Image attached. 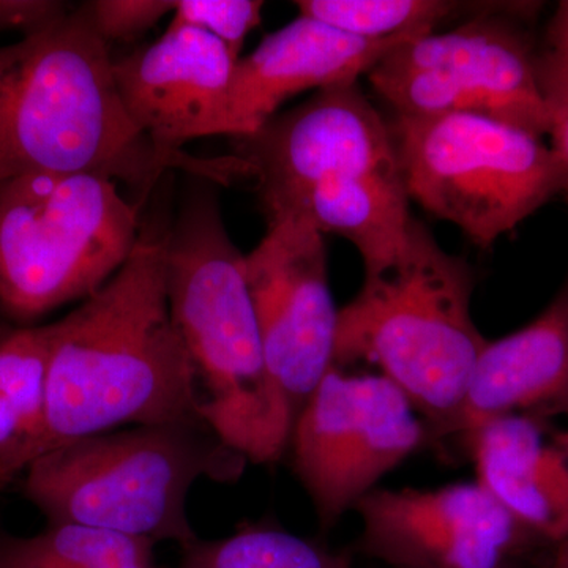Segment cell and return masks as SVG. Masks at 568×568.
<instances>
[{"label":"cell","mask_w":568,"mask_h":568,"mask_svg":"<svg viewBox=\"0 0 568 568\" xmlns=\"http://www.w3.org/2000/svg\"><path fill=\"white\" fill-rule=\"evenodd\" d=\"M245 275L265 364L295 417L334 366L338 308L324 234L301 216L268 222L245 254Z\"/></svg>","instance_id":"cell-10"},{"label":"cell","mask_w":568,"mask_h":568,"mask_svg":"<svg viewBox=\"0 0 568 568\" xmlns=\"http://www.w3.org/2000/svg\"><path fill=\"white\" fill-rule=\"evenodd\" d=\"M484 485L545 547L568 537V444L555 420L507 416L463 443Z\"/></svg>","instance_id":"cell-16"},{"label":"cell","mask_w":568,"mask_h":568,"mask_svg":"<svg viewBox=\"0 0 568 568\" xmlns=\"http://www.w3.org/2000/svg\"><path fill=\"white\" fill-rule=\"evenodd\" d=\"M536 568H568V537L559 544L544 548V556Z\"/></svg>","instance_id":"cell-27"},{"label":"cell","mask_w":568,"mask_h":568,"mask_svg":"<svg viewBox=\"0 0 568 568\" xmlns=\"http://www.w3.org/2000/svg\"><path fill=\"white\" fill-rule=\"evenodd\" d=\"M140 205L95 174H29L0 183V310L33 321L85 301L141 237Z\"/></svg>","instance_id":"cell-6"},{"label":"cell","mask_w":568,"mask_h":568,"mask_svg":"<svg viewBox=\"0 0 568 568\" xmlns=\"http://www.w3.org/2000/svg\"><path fill=\"white\" fill-rule=\"evenodd\" d=\"M164 231V283L204 424L253 465L287 454L293 416L265 364L245 254L227 234L216 183L193 178Z\"/></svg>","instance_id":"cell-3"},{"label":"cell","mask_w":568,"mask_h":568,"mask_svg":"<svg viewBox=\"0 0 568 568\" xmlns=\"http://www.w3.org/2000/svg\"><path fill=\"white\" fill-rule=\"evenodd\" d=\"M428 443L424 418L392 381L332 366L295 417L287 452L328 530Z\"/></svg>","instance_id":"cell-9"},{"label":"cell","mask_w":568,"mask_h":568,"mask_svg":"<svg viewBox=\"0 0 568 568\" xmlns=\"http://www.w3.org/2000/svg\"><path fill=\"white\" fill-rule=\"evenodd\" d=\"M399 170L317 183L290 215L301 216L320 233L354 244L365 275L395 263L405 248L414 219Z\"/></svg>","instance_id":"cell-17"},{"label":"cell","mask_w":568,"mask_h":568,"mask_svg":"<svg viewBox=\"0 0 568 568\" xmlns=\"http://www.w3.org/2000/svg\"><path fill=\"white\" fill-rule=\"evenodd\" d=\"M476 275L414 219L398 260L365 275L338 310L334 366H376L407 396L443 447L488 339L473 320Z\"/></svg>","instance_id":"cell-4"},{"label":"cell","mask_w":568,"mask_h":568,"mask_svg":"<svg viewBox=\"0 0 568 568\" xmlns=\"http://www.w3.org/2000/svg\"><path fill=\"white\" fill-rule=\"evenodd\" d=\"M507 416L568 420V280L528 325L487 343L444 443Z\"/></svg>","instance_id":"cell-15"},{"label":"cell","mask_w":568,"mask_h":568,"mask_svg":"<svg viewBox=\"0 0 568 568\" xmlns=\"http://www.w3.org/2000/svg\"><path fill=\"white\" fill-rule=\"evenodd\" d=\"M175 568H357L353 551H335L316 540L265 523L242 525L216 540L197 538L182 549Z\"/></svg>","instance_id":"cell-19"},{"label":"cell","mask_w":568,"mask_h":568,"mask_svg":"<svg viewBox=\"0 0 568 568\" xmlns=\"http://www.w3.org/2000/svg\"><path fill=\"white\" fill-rule=\"evenodd\" d=\"M97 33L104 43L133 41L144 36L168 13L175 10L173 0H93L84 3Z\"/></svg>","instance_id":"cell-23"},{"label":"cell","mask_w":568,"mask_h":568,"mask_svg":"<svg viewBox=\"0 0 568 568\" xmlns=\"http://www.w3.org/2000/svg\"><path fill=\"white\" fill-rule=\"evenodd\" d=\"M536 3H499L452 31L406 41L366 74L398 115L470 114L548 134L537 52L514 20Z\"/></svg>","instance_id":"cell-8"},{"label":"cell","mask_w":568,"mask_h":568,"mask_svg":"<svg viewBox=\"0 0 568 568\" xmlns=\"http://www.w3.org/2000/svg\"><path fill=\"white\" fill-rule=\"evenodd\" d=\"M112 61L84 3L44 31L0 47V183L95 174L145 200L168 171L216 185L248 178L234 155L197 159L153 144L126 114Z\"/></svg>","instance_id":"cell-1"},{"label":"cell","mask_w":568,"mask_h":568,"mask_svg":"<svg viewBox=\"0 0 568 568\" xmlns=\"http://www.w3.org/2000/svg\"><path fill=\"white\" fill-rule=\"evenodd\" d=\"M164 231L142 227L121 271L50 324L43 428L29 466L99 433L205 425L193 364L168 305Z\"/></svg>","instance_id":"cell-2"},{"label":"cell","mask_w":568,"mask_h":568,"mask_svg":"<svg viewBox=\"0 0 568 568\" xmlns=\"http://www.w3.org/2000/svg\"><path fill=\"white\" fill-rule=\"evenodd\" d=\"M50 366V324L29 325L0 339V399L24 422L28 444L18 462V476L31 462L33 444L43 428Z\"/></svg>","instance_id":"cell-21"},{"label":"cell","mask_w":568,"mask_h":568,"mask_svg":"<svg viewBox=\"0 0 568 568\" xmlns=\"http://www.w3.org/2000/svg\"><path fill=\"white\" fill-rule=\"evenodd\" d=\"M537 77L547 110L551 148L568 170V59L538 52Z\"/></svg>","instance_id":"cell-24"},{"label":"cell","mask_w":568,"mask_h":568,"mask_svg":"<svg viewBox=\"0 0 568 568\" xmlns=\"http://www.w3.org/2000/svg\"><path fill=\"white\" fill-rule=\"evenodd\" d=\"M153 547L110 530L48 525L36 536H0V568H155Z\"/></svg>","instance_id":"cell-18"},{"label":"cell","mask_w":568,"mask_h":568,"mask_svg":"<svg viewBox=\"0 0 568 568\" xmlns=\"http://www.w3.org/2000/svg\"><path fill=\"white\" fill-rule=\"evenodd\" d=\"M234 144L268 222L290 215L327 179L399 170L390 125L358 82L316 92Z\"/></svg>","instance_id":"cell-11"},{"label":"cell","mask_w":568,"mask_h":568,"mask_svg":"<svg viewBox=\"0 0 568 568\" xmlns=\"http://www.w3.org/2000/svg\"><path fill=\"white\" fill-rule=\"evenodd\" d=\"M357 549L390 568H514L544 544L484 485L373 489L354 507Z\"/></svg>","instance_id":"cell-12"},{"label":"cell","mask_w":568,"mask_h":568,"mask_svg":"<svg viewBox=\"0 0 568 568\" xmlns=\"http://www.w3.org/2000/svg\"><path fill=\"white\" fill-rule=\"evenodd\" d=\"M263 10L261 0H179L171 26L200 29L241 59L246 37L263 21Z\"/></svg>","instance_id":"cell-22"},{"label":"cell","mask_w":568,"mask_h":568,"mask_svg":"<svg viewBox=\"0 0 568 568\" xmlns=\"http://www.w3.org/2000/svg\"><path fill=\"white\" fill-rule=\"evenodd\" d=\"M562 436L564 439H566V443L568 444V428H562Z\"/></svg>","instance_id":"cell-28"},{"label":"cell","mask_w":568,"mask_h":568,"mask_svg":"<svg viewBox=\"0 0 568 568\" xmlns=\"http://www.w3.org/2000/svg\"><path fill=\"white\" fill-rule=\"evenodd\" d=\"M544 51L568 59V0L559 3L549 21Z\"/></svg>","instance_id":"cell-26"},{"label":"cell","mask_w":568,"mask_h":568,"mask_svg":"<svg viewBox=\"0 0 568 568\" xmlns=\"http://www.w3.org/2000/svg\"><path fill=\"white\" fill-rule=\"evenodd\" d=\"M566 192H567V196H568V182H567V186H566Z\"/></svg>","instance_id":"cell-29"},{"label":"cell","mask_w":568,"mask_h":568,"mask_svg":"<svg viewBox=\"0 0 568 568\" xmlns=\"http://www.w3.org/2000/svg\"><path fill=\"white\" fill-rule=\"evenodd\" d=\"M388 125L409 200L478 248L566 192V163L517 126L470 114H395Z\"/></svg>","instance_id":"cell-7"},{"label":"cell","mask_w":568,"mask_h":568,"mask_svg":"<svg viewBox=\"0 0 568 568\" xmlns=\"http://www.w3.org/2000/svg\"><path fill=\"white\" fill-rule=\"evenodd\" d=\"M410 40L358 39L313 18H297L268 33L239 59L231 85L230 136H250L298 93L357 84L388 52Z\"/></svg>","instance_id":"cell-14"},{"label":"cell","mask_w":568,"mask_h":568,"mask_svg":"<svg viewBox=\"0 0 568 568\" xmlns=\"http://www.w3.org/2000/svg\"><path fill=\"white\" fill-rule=\"evenodd\" d=\"M239 59L200 29L168 26L151 44L114 58L126 114L164 151L189 141L230 136L227 108Z\"/></svg>","instance_id":"cell-13"},{"label":"cell","mask_w":568,"mask_h":568,"mask_svg":"<svg viewBox=\"0 0 568 568\" xmlns=\"http://www.w3.org/2000/svg\"><path fill=\"white\" fill-rule=\"evenodd\" d=\"M0 313H2V310H0Z\"/></svg>","instance_id":"cell-30"},{"label":"cell","mask_w":568,"mask_h":568,"mask_svg":"<svg viewBox=\"0 0 568 568\" xmlns=\"http://www.w3.org/2000/svg\"><path fill=\"white\" fill-rule=\"evenodd\" d=\"M61 0H0V33L20 32L22 39L36 36L70 13Z\"/></svg>","instance_id":"cell-25"},{"label":"cell","mask_w":568,"mask_h":568,"mask_svg":"<svg viewBox=\"0 0 568 568\" xmlns=\"http://www.w3.org/2000/svg\"><path fill=\"white\" fill-rule=\"evenodd\" d=\"M245 457L203 424L130 426L48 452L22 477V495L48 525H77L181 549L197 540L189 496L201 480L234 484Z\"/></svg>","instance_id":"cell-5"},{"label":"cell","mask_w":568,"mask_h":568,"mask_svg":"<svg viewBox=\"0 0 568 568\" xmlns=\"http://www.w3.org/2000/svg\"><path fill=\"white\" fill-rule=\"evenodd\" d=\"M302 17L372 41L416 40L462 11H480L488 3L447 0H298Z\"/></svg>","instance_id":"cell-20"}]
</instances>
